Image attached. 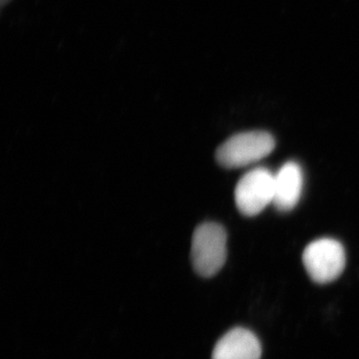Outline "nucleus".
<instances>
[{
    "mask_svg": "<svg viewBox=\"0 0 359 359\" xmlns=\"http://www.w3.org/2000/svg\"><path fill=\"white\" fill-rule=\"evenodd\" d=\"M226 231L217 223H204L196 229L191 259L198 275L212 278L221 271L226 259Z\"/></svg>",
    "mask_w": 359,
    "mask_h": 359,
    "instance_id": "f257e3e1",
    "label": "nucleus"
},
{
    "mask_svg": "<svg viewBox=\"0 0 359 359\" xmlns=\"http://www.w3.org/2000/svg\"><path fill=\"white\" fill-rule=\"evenodd\" d=\"M275 147V138L268 132H244L224 142L217 150L216 159L226 169L243 168L264 159Z\"/></svg>",
    "mask_w": 359,
    "mask_h": 359,
    "instance_id": "f03ea898",
    "label": "nucleus"
},
{
    "mask_svg": "<svg viewBox=\"0 0 359 359\" xmlns=\"http://www.w3.org/2000/svg\"><path fill=\"white\" fill-rule=\"evenodd\" d=\"M302 262L313 282L325 285L337 280L346 266V252L334 238H320L304 250Z\"/></svg>",
    "mask_w": 359,
    "mask_h": 359,
    "instance_id": "7ed1b4c3",
    "label": "nucleus"
},
{
    "mask_svg": "<svg viewBox=\"0 0 359 359\" xmlns=\"http://www.w3.org/2000/svg\"><path fill=\"white\" fill-rule=\"evenodd\" d=\"M275 175L264 168L250 170L238 181L236 205L244 216L254 217L273 203Z\"/></svg>",
    "mask_w": 359,
    "mask_h": 359,
    "instance_id": "20e7f679",
    "label": "nucleus"
},
{
    "mask_svg": "<svg viewBox=\"0 0 359 359\" xmlns=\"http://www.w3.org/2000/svg\"><path fill=\"white\" fill-rule=\"evenodd\" d=\"M261 342L244 327L229 330L217 342L212 353V359H261Z\"/></svg>",
    "mask_w": 359,
    "mask_h": 359,
    "instance_id": "39448f33",
    "label": "nucleus"
},
{
    "mask_svg": "<svg viewBox=\"0 0 359 359\" xmlns=\"http://www.w3.org/2000/svg\"><path fill=\"white\" fill-rule=\"evenodd\" d=\"M304 175L297 163L287 162L275 174L273 201L276 210L289 212L301 199Z\"/></svg>",
    "mask_w": 359,
    "mask_h": 359,
    "instance_id": "423d86ee",
    "label": "nucleus"
},
{
    "mask_svg": "<svg viewBox=\"0 0 359 359\" xmlns=\"http://www.w3.org/2000/svg\"><path fill=\"white\" fill-rule=\"evenodd\" d=\"M9 1H11V0H0L2 6H6V4H8Z\"/></svg>",
    "mask_w": 359,
    "mask_h": 359,
    "instance_id": "0eeeda50",
    "label": "nucleus"
}]
</instances>
